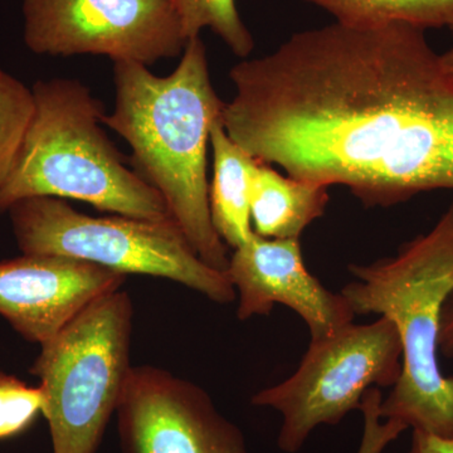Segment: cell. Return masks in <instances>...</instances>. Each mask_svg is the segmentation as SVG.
<instances>
[{"label":"cell","instance_id":"obj_1","mask_svg":"<svg viewBox=\"0 0 453 453\" xmlns=\"http://www.w3.org/2000/svg\"><path fill=\"white\" fill-rule=\"evenodd\" d=\"M226 135L290 177L368 207L453 190V74L405 23L335 22L229 71Z\"/></svg>","mask_w":453,"mask_h":453},{"label":"cell","instance_id":"obj_2","mask_svg":"<svg viewBox=\"0 0 453 453\" xmlns=\"http://www.w3.org/2000/svg\"><path fill=\"white\" fill-rule=\"evenodd\" d=\"M115 106L103 124L130 146L134 170L165 202L196 255L226 273L228 246L211 222L207 151L225 101L211 83L202 38L187 43L177 68L157 76L148 65L113 62Z\"/></svg>","mask_w":453,"mask_h":453},{"label":"cell","instance_id":"obj_3","mask_svg":"<svg viewBox=\"0 0 453 453\" xmlns=\"http://www.w3.org/2000/svg\"><path fill=\"white\" fill-rule=\"evenodd\" d=\"M349 273L354 281L340 294L354 314L389 319L401 339V377L381 399V418L453 437V377L438 365L441 314L453 290V202L395 256L350 265Z\"/></svg>","mask_w":453,"mask_h":453},{"label":"cell","instance_id":"obj_4","mask_svg":"<svg viewBox=\"0 0 453 453\" xmlns=\"http://www.w3.org/2000/svg\"><path fill=\"white\" fill-rule=\"evenodd\" d=\"M35 112L11 174L0 216L33 196L73 199L131 219H172L162 196L129 166L101 127L105 106L79 80H40Z\"/></svg>","mask_w":453,"mask_h":453},{"label":"cell","instance_id":"obj_5","mask_svg":"<svg viewBox=\"0 0 453 453\" xmlns=\"http://www.w3.org/2000/svg\"><path fill=\"white\" fill-rule=\"evenodd\" d=\"M133 301L120 288L41 345L31 374L41 381L53 453H96L133 369Z\"/></svg>","mask_w":453,"mask_h":453},{"label":"cell","instance_id":"obj_6","mask_svg":"<svg viewBox=\"0 0 453 453\" xmlns=\"http://www.w3.org/2000/svg\"><path fill=\"white\" fill-rule=\"evenodd\" d=\"M7 213L23 255L65 256L127 276L162 277L220 305L237 299L226 273L202 261L173 219L92 217L53 196L22 199Z\"/></svg>","mask_w":453,"mask_h":453},{"label":"cell","instance_id":"obj_7","mask_svg":"<svg viewBox=\"0 0 453 453\" xmlns=\"http://www.w3.org/2000/svg\"><path fill=\"white\" fill-rule=\"evenodd\" d=\"M402 372V344L395 324L380 316L371 324H348L311 340L299 368L288 380L259 390L256 407L282 417L277 446L285 453L303 449L319 426H336L359 410L371 388L393 387Z\"/></svg>","mask_w":453,"mask_h":453},{"label":"cell","instance_id":"obj_8","mask_svg":"<svg viewBox=\"0 0 453 453\" xmlns=\"http://www.w3.org/2000/svg\"><path fill=\"white\" fill-rule=\"evenodd\" d=\"M26 46L35 55L105 56L151 65L187 46L173 0H23Z\"/></svg>","mask_w":453,"mask_h":453},{"label":"cell","instance_id":"obj_9","mask_svg":"<svg viewBox=\"0 0 453 453\" xmlns=\"http://www.w3.org/2000/svg\"><path fill=\"white\" fill-rule=\"evenodd\" d=\"M116 416L120 453H250L204 389L157 366H133Z\"/></svg>","mask_w":453,"mask_h":453},{"label":"cell","instance_id":"obj_10","mask_svg":"<svg viewBox=\"0 0 453 453\" xmlns=\"http://www.w3.org/2000/svg\"><path fill=\"white\" fill-rule=\"evenodd\" d=\"M238 297L237 318L270 314L288 306L308 325L311 340L332 336L356 314L340 292L327 290L303 261L300 240H271L253 234L229 256L226 271Z\"/></svg>","mask_w":453,"mask_h":453},{"label":"cell","instance_id":"obj_11","mask_svg":"<svg viewBox=\"0 0 453 453\" xmlns=\"http://www.w3.org/2000/svg\"><path fill=\"white\" fill-rule=\"evenodd\" d=\"M125 281L124 273L81 259L23 255L0 262V315L27 342L43 345Z\"/></svg>","mask_w":453,"mask_h":453},{"label":"cell","instance_id":"obj_12","mask_svg":"<svg viewBox=\"0 0 453 453\" xmlns=\"http://www.w3.org/2000/svg\"><path fill=\"white\" fill-rule=\"evenodd\" d=\"M329 199V187L283 175L258 162L251 189L253 232L271 240H300L324 216Z\"/></svg>","mask_w":453,"mask_h":453},{"label":"cell","instance_id":"obj_13","mask_svg":"<svg viewBox=\"0 0 453 453\" xmlns=\"http://www.w3.org/2000/svg\"><path fill=\"white\" fill-rule=\"evenodd\" d=\"M210 145L213 179L210 183L211 222L223 242L242 246L255 234L251 223V189L258 160L226 135L222 118L214 122Z\"/></svg>","mask_w":453,"mask_h":453},{"label":"cell","instance_id":"obj_14","mask_svg":"<svg viewBox=\"0 0 453 453\" xmlns=\"http://www.w3.org/2000/svg\"><path fill=\"white\" fill-rule=\"evenodd\" d=\"M350 26L405 23L418 28L453 26V0H305Z\"/></svg>","mask_w":453,"mask_h":453},{"label":"cell","instance_id":"obj_15","mask_svg":"<svg viewBox=\"0 0 453 453\" xmlns=\"http://www.w3.org/2000/svg\"><path fill=\"white\" fill-rule=\"evenodd\" d=\"M187 43L210 28L241 58L255 50L252 33L238 13L235 0H173Z\"/></svg>","mask_w":453,"mask_h":453},{"label":"cell","instance_id":"obj_16","mask_svg":"<svg viewBox=\"0 0 453 453\" xmlns=\"http://www.w3.org/2000/svg\"><path fill=\"white\" fill-rule=\"evenodd\" d=\"M33 112L32 88L0 68V186L13 169Z\"/></svg>","mask_w":453,"mask_h":453},{"label":"cell","instance_id":"obj_17","mask_svg":"<svg viewBox=\"0 0 453 453\" xmlns=\"http://www.w3.org/2000/svg\"><path fill=\"white\" fill-rule=\"evenodd\" d=\"M43 408L40 387H29L14 375L0 372V440L22 434Z\"/></svg>","mask_w":453,"mask_h":453},{"label":"cell","instance_id":"obj_18","mask_svg":"<svg viewBox=\"0 0 453 453\" xmlns=\"http://www.w3.org/2000/svg\"><path fill=\"white\" fill-rule=\"evenodd\" d=\"M383 399L380 388H371L363 396L359 411L365 418L362 442L357 453H383L384 449L408 429L403 423L380 417V402Z\"/></svg>","mask_w":453,"mask_h":453},{"label":"cell","instance_id":"obj_19","mask_svg":"<svg viewBox=\"0 0 453 453\" xmlns=\"http://www.w3.org/2000/svg\"><path fill=\"white\" fill-rule=\"evenodd\" d=\"M407 453H453V437L437 436L413 429L410 451Z\"/></svg>","mask_w":453,"mask_h":453},{"label":"cell","instance_id":"obj_20","mask_svg":"<svg viewBox=\"0 0 453 453\" xmlns=\"http://www.w3.org/2000/svg\"><path fill=\"white\" fill-rule=\"evenodd\" d=\"M438 354L453 359V290L447 297L441 314Z\"/></svg>","mask_w":453,"mask_h":453},{"label":"cell","instance_id":"obj_21","mask_svg":"<svg viewBox=\"0 0 453 453\" xmlns=\"http://www.w3.org/2000/svg\"><path fill=\"white\" fill-rule=\"evenodd\" d=\"M452 35H453V26L451 27ZM441 61H442L443 65L453 74V47L451 50H447V52L441 55Z\"/></svg>","mask_w":453,"mask_h":453}]
</instances>
